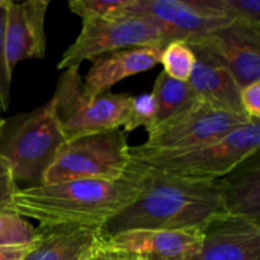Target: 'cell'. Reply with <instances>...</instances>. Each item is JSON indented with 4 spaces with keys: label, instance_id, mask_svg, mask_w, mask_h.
<instances>
[{
    "label": "cell",
    "instance_id": "cell-16",
    "mask_svg": "<svg viewBox=\"0 0 260 260\" xmlns=\"http://www.w3.org/2000/svg\"><path fill=\"white\" fill-rule=\"evenodd\" d=\"M161 51L159 47H134L91 58L90 69L83 79L86 93L95 98L123 79L151 70L160 63Z\"/></svg>",
    "mask_w": 260,
    "mask_h": 260
},
{
    "label": "cell",
    "instance_id": "cell-25",
    "mask_svg": "<svg viewBox=\"0 0 260 260\" xmlns=\"http://www.w3.org/2000/svg\"><path fill=\"white\" fill-rule=\"evenodd\" d=\"M241 106L249 119H260V80L241 88Z\"/></svg>",
    "mask_w": 260,
    "mask_h": 260
},
{
    "label": "cell",
    "instance_id": "cell-2",
    "mask_svg": "<svg viewBox=\"0 0 260 260\" xmlns=\"http://www.w3.org/2000/svg\"><path fill=\"white\" fill-rule=\"evenodd\" d=\"M222 212L217 180L184 179L147 168L140 194L109 218L101 234L108 238L131 230H202Z\"/></svg>",
    "mask_w": 260,
    "mask_h": 260
},
{
    "label": "cell",
    "instance_id": "cell-24",
    "mask_svg": "<svg viewBox=\"0 0 260 260\" xmlns=\"http://www.w3.org/2000/svg\"><path fill=\"white\" fill-rule=\"evenodd\" d=\"M9 5V4H8ZM5 19L7 8L0 9V108L4 112L9 111L12 103V78L7 63L5 53Z\"/></svg>",
    "mask_w": 260,
    "mask_h": 260
},
{
    "label": "cell",
    "instance_id": "cell-8",
    "mask_svg": "<svg viewBox=\"0 0 260 260\" xmlns=\"http://www.w3.org/2000/svg\"><path fill=\"white\" fill-rule=\"evenodd\" d=\"M172 41L154 23L142 18H106L83 24L75 42L66 48L57 70L80 68L102 53L134 47L164 48Z\"/></svg>",
    "mask_w": 260,
    "mask_h": 260
},
{
    "label": "cell",
    "instance_id": "cell-23",
    "mask_svg": "<svg viewBox=\"0 0 260 260\" xmlns=\"http://www.w3.org/2000/svg\"><path fill=\"white\" fill-rule=\"evenodd\" d=\"M155 122H156V102L154 95L141 94L132 98L128 116L122 129L126 134H129L141 126L147 129L154 126Z\"/></svg>",
    "mask_w": 260,
    "mask_h": 260
},
{
    "label": "cell",
    "instance_id": "cell-20",
    "mask_svg": "<svg viewBox=\"0 0 260 260\" xmlns=\"http://www.w3.org/2000/svg\"><path fill=\"white\" fill-rule=\"evenodd\" d=\"M160 63L164 73L175 80L188 83L196 63V55L184 41H172L161 51Z\"/></svg>",
    "mask_w": 260,
    "mask_h": 260
},
{
    "label": "cell",
    "instance_id": "cell-14",
    "mask_svg": "<svg viewBox=\"0 0 260 260\" xmlns=\"http://www.w3.org/2000/svg\"><path fill=\"white\" fill-rule=\"evenodd\" d=\"M35 240L23 260H86L101 246V229L57 223L38 225Z\"/></svg>",
    "mask_w": 260,
    "mask_h": 260
},
{
    "label": "cell",
    "instance_id": "cell-1",
    "mask_svg": "<svg viewBox=\"0 0 260 260\" xmlns=\"http://www.w3.org/2000/svg\"><path fill=\"white\" fill-rule=\"evenodd\" d=\"M146 172L145 165L131 160L119 179H75L18 189L13 210L40 225L75 223L101 229L140 194Z\"/></svg>",
    "mask_w": 260,
    "mask_h": 260
},
{
    "label": "cell",
    "instance_id": "cell-13",
    "mask_svg": "<svg viewBox=\"0 0 260 260\" xmlns=\"http://www.w3.org/2000/svg\"><path fill=\"white\" fill-rule=\"evenodd\" d=\"M50 0H10L5 19V53L9 73L19 62L30 58L41 60L47 51L46 14Z\"/></svg>",
    "mask_w": 260,
    "mask_h": 260
},
{
    "label": "cell",
    "instance_id": "cell-21",
    "mask_svg": "<svg viewBox=\"0 0 260 260\" xmlns=\"http://www.w3.org/2000/svg\"><path fill=\"white\" fill-rule=\"evenodd\" d=\"M129 0H71L68 7L74 14L79 15L85 23L98 19L111 18L116 13L121 12Z\"/></svg>",
    "mask_w": 260,
    "mask_h": 260
},
{
    "label": "cell",
    "instance_id": "cell-7",
    "mask_svg": "<svg viewBox=\"0 0 260 260\" xmlns=\"http://www.w3.org/2000/svg\"><path fill=\"white\" fill-rule=\"evenodd\" d=\"M250 121L196 99L161 123L147 128V140L139 147L146 151H179L221 139Z\"/></svg>",
    "mask_w": 260,
    "mask_h": 260
},
{
    "label": "cell",
    "instance_id": "cell-9",
    "mask_svg": "<svg viewBox=\"0 0 260 260\" xmlns=\"http://www.w3.org/2000/svg\"><path fill=\"white\" fill-rule=\"evenodd\" d=\"M111 18H142L154 23L170 41L190 43L230 24L217 0H129Z\"/></svg>",
    "mask_w": 260,
    "mask_h": 260
},
{
    "label": "cell",
    "instance_id": "cell-22",
    "mask_svg": "<svg viewBox=\"0 0 260 260\" xmlns=\"http://www.w3.org/2000/svg\"><path fill=\"white\" fill-rule=\"evenodd\" d=\"M217 7L231 23L260 28V0H217Z\"/></svg>",
    "mask_w": 260,
    "mask_h": 260
},
{
    "label": "cell",
    "instance_id": "cell-28",
    "mask_svg": "<svg viewBox=\"0 0 260 260\" xmlns=\"http://www.w3.org/2000/svg\"><path fill=\"white\" fill-rule=\"evenodd\" d=\"M9 3H10V0H0V9H3V8H7Z\"/></svg>",
    "mask_w": 260,
    "mask_h": 260
},
{
    "label": "cell",
    "instance_id": "cell-4",
    "mask_svg": "<svg viewBox=\"0 0 260 260\" xmlns=\"http://www.w3.org/2000/svg\"><path fill=\"white\" fill-rule=\"evenodd\" d=\"M260 119L234 129L221 139L179 151H146L129 146V157L147 168L177 178L218 180L259 152Z\"/></svg>",
    "mask_w": 260,
    "mask_h": 260
},
{
    "label": "cell",
    "instance_id": "cell-3",
    "mask_svg": "<svg viewBox=\"0 0 260 260\" xmlns=\"http://www.w3.org/2000/svg\"><path fill=\"white\" fill-rule=\"evenodd\" d=\"M52 99L29 112H20L0 124V159L18 189L43 184V178L65 142Z\"/></svg>",
    "mask_w": 260,
    "mask_h": 260
},
{
    "label": "cell",
    "instance_id": "cell-29",
    "mask_svg": "<svg viewBox=\"0 0 260 260\" xmlns=\"http://www.w3.org/2000/svg\"><path fill=\"white\" fill-rule=\"evenodd\" d=\"M2 122H3V118H2V117H0V124H2Z\"/></svg>",
    "mask_w": 260,
    "mask_h": 260
},
{
    "label": "cell",
    "instance_id": "cell-10",
    "mask_svg": "<svg viewBox=\"0 0 260 260\" xmlns=\"http://www.w3.org/2000/svg\"><path fill=\"white\" fill-rule=\"evenodd\" d=\"M201 240L202 230H131L103 238L102 246L135 260H189Z\"/></svg>",
    "mask_w": 260,
    "mask_h": 260
},
{
    "label": "cell",
    "instance_id": "cell-19",
    "mask_svg": "<svg viewBox=\"0 0 260 260\" xmlns=\"http://www.w3.org/2000/svg\"><path fill=\"white\" fill-rule=\"evenodd\" d=\"M151 94L156 102V122L155 124L161 123L162 121L184 108L190 102L198 99L189 84L175 80V79L168 76L164 71L157 75Z\"/></svg>",
    "mask_w": 260,
    "mask_h": 260
},
{
    "label": "cell",
    "instance_id": "cell-27",
    "mask_svg": "<svg viewBox=\"0 0 260 260\" xmlns=\"http://www.w3.org/2000/svg\"><path fill=\"white\" fill-rule=\"evenodd\" d=\"M86 260H135V259L126 258V256L118 255V254L106 250V249H104L101 244V246H99L98 250H96L93 255L89 256Z\"/></svg>",
    "mask_w": 260,
    "mask_h": 260
},
{
    "label": "cell",
    "instance_id": "cell-26",
    "mask_svg": "<svg viewBox=\"0 0 260 260\" xmlns=\"http://www.w3.org/2000/svg\"><path fill=\"white\" fill-rule=\"evenodd\" d=\"M32 244L0 246V260H23Z\"/></svg>",
    "mask_w": 260,
    "mask_h": 260
},
{
    "label": "cell",
    "instance_id": "cell-15",
    "mask_svg": "<svg viewBox=\"0 0 260 260\" xmlns=\"http://www.w3.org/2000/svg\"><path fill=\"white\" fill-rule=\"evenodd\" d=\"M189 46L196 55V63L188 84L197 98L218 111L246 117L241 106V88L235 79L205 46Z\"/></svg>",
    "mask_w": 260,
    "mask_h": 260
},
{
    "label": "cell",
    "instance_id": "cell-12",
    "mask_svg": "<svg viewBox=\"0 0 260 260\" xmlns=\"http://www.w3.org/2000/svg\"><path fill=\"white\" fill-rule=\"evenodd\" d=\"M189 260H260V223L218 213L203 226L200 249Z\"/></svg>",
    "mask_w": 260,
    "mask_h": 260
},
{
    "label": "cell",
    "instance_id": "cell-18",
    "mask_svg": "<svg viewBox=\"0 0 260 260\" xmlns=\"http://www.w3.org/2000/svg\"><path fill=\"white\" fill-rule=\"evenodd\" d=\"M17 190L9 168L0 159V246L27 245L35 240L36 228L13 210Z\"/></svg>",
    "mask_w": 260,
    "mask_h": 260
},
{
    "label": "cell",
    "instance_id": "cell-5",
    "mask_svg": "<svg viewBox=\"0 0 260 260\" xmlns=\"http://www.w3.org/2000/svg\"><path fill=\"white\" fill-rule=\"evenodd\" d=\"M132 98L127 93L111 91L90 98L79 68H70L58 76L51 99L66 140H73L107 129L122 128Z\"/></svg>",
    "mask_w": 260,
    "mask_h": 260
},
{
    "label": "cell",
    "instance_id": "cell-17",
    "mask_svg": "<svg viewBox=\"0 0 260 260\" xmlns=\"http://www.w3.org/2000/svg\"><path fill=\"white\" fill-rule=\"evenodd\" d=\"M217 182L223 212L250 218L260 223L259 152L241 162L230 174Z\"/></svg>",
    "mask_w": 260,
    "mask_h": 260
},
{
    "label": "cell",
    "instance_id": "cell-11",
    "mask_svg": "<svg viewBox=\"0 0 260 260\" xmlns=\"http://www.w3.org/2000/svg\"><path fill=\"white\" fill-rule=\"evenodd\" d=\"M190 43L205 46L240 88L260 80V28L230 23Z\"/></svg>",
    "mask_w": 260,
    "mask_h": 260
},
{
    "label": "cell",
    "instance_id": "cell-6",
    "mask_svg": "<svg viewBox=\"0 0 260 260\" xmlns=\"http://www.w3.org/2000/svg\"><path fill=\"white\" fill-rule=\"evenodd\" d=\"M127 134L107 129L68 140L43 178V184L75 179H119L131 162Z\"/></svg>",
    "mask_w": 260,
    "mask_h": 260
}]
</instances>
